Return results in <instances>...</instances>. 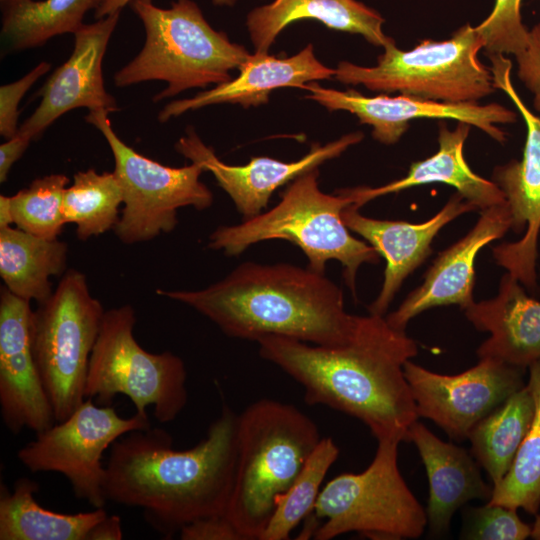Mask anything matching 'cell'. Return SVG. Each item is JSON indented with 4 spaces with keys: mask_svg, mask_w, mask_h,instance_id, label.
<instances>
[{
    "mask_svg": "<svg viewBox=\"0 0 540 540\" xmlns=\"http://www.w3.org/2000/svg\"><path fill=\"white\" fill-rule=\"evenodd\" d=\"M256 342L263 359L303 387L307 404L325 405L359 419L377 441H407L419 416L404 364L417 355L418 345L384 316H360L354 336L338 346L278 335Z\"/></svg>",
    "mask_w": 540,
    "mask_h": 540,
    "instance_id": "obj_1",
    "label": "cell"
},
{
    "mask_svg": "<svg viewBox=\"0 0 540 540\" xmlns=\"http://www.w3.org/2000/svg\"><path fill=\"white\" fill-rule=\"evenodd\" d=\"M237 421L224 406L207 436L186 450L174 449L171 435L160 428L121 436L105 465L107 501L142 508L147 522L165 536L225 514L235 476Z\"/></svg>",
    "mask_w": 540,
    "mask_h": 540,
    "instance_id": "obj_2",
    "label": "cell"
},
{
    "mask_svg": "<svg viewBox=\"0 0 540 540\" xmlns=\"http://www.w3.org/2000/svg\"><path fill=\"white\" fill-rule=\"evenodd\" d=\"M156 293L192 307L229 337L254 341L278 335L338 346L360 321L345 310L342 290L325 274L289 263L245 262L204 289Z\"/></svg>",
    "mask_w": 540,
    "mask_h": 540,
    "instance_id": "obj_3",
    "label": "cell"
},
{
    "mask_svg": "<svg viewBox=\"0 0 540 540\" xmlns=\"http://www.w3.org/2000/svg\"><path fill=\"white\" fill-rule=\"evenodd\" d=\"M320 440L316 423L291 404L259 399L238 414L235 476L225 515L244 540H260L278 498Z\"/></svg>",
    "mask_w": 540,
    "mask_h": 540,
    "instance_id": "obj_4",
    "label": "cell"
},
{
    "mask_svg": "<svg viewBox=\"0 0 540 540\" xmlns=\"http://www.w3.org/2000/svg\"><path fill=\"white\" fill-rule=\"evenodd\" d=\"M319 169L298 176L269 211L237 225L220 226L209 238V247L238 256L249 246L272 239L297 245L308 260L307 267L325 274L329 260H337L355 296L356 274L364 263L377 264L380 255L370 244L353 237L342 219V211L353 204L340 190L336 195L319 188Z\"/></svg>",
    "mask_w": 540,
    "mask_h": 540,
    "instance_id": "obj_5",
    "label": "cell"
},
{
    "mask_svg": "<svg viewBox=\"0 0 540 540\" xmlns=\"http://www.w3.org/2000/svg\"><path fill=\"white\" fill-rule=\"evenodd\" d=\"M129 6L142 21L145 42L141 51L114 75L118 87L161 80L167 87L154 102L190 88L219 85L231 79L230 71L250 55L207 22L193 0H176L161 8L153 0H131Z\"/></svg>",
    "mask_w": 540,
    "mask_h": 540,
    "instance_id": "obj_6",
    "label": "cell"
},
{
    "mask_svg": "<svg viewBox=\"0 0 540 540\" xmlns=\"http://www.w3.org/2000/svg\"><path fill=\"white\" fill-rule=\"evenodd\" d=\"M483 46L476 28L467 23L446 40H422L410 50L397 48L391 40L376 66L341 61L334 77L371 91L446 103L478 102L495 90L490 68L478 58Z\"/></svg>",
    "mask_w": 540,
    "mask_h": 540,
    "instance_id": "obj_7",
    "label": "cell"
},
{
    "mask_svg": "<svg viewBox=\"0 0 540 540\" xmlns=\"http://www.w3.org/2000/svg\"><path fill=\"white\" fill-rule=\"evenodd\" d=\"M378 440L375 456L360 473H343L322 488L313 514L324 519L314 539L330 540L357 532L372 540L419 538L426 510L409 489L398 467V444Z\"/></svg>",
    "mask_w": 540,
    "mask_h": 540,
    "instance_id": "obj_8",
    "label": "cell"
},
{
    "mask_svg": "<svg viewBox=\"0 0 540 540\" xmlns=\"http://www.w3.org/2000/svg\"><path fill=\"white\" fill-rule=\"evenodd\" d=\"M136 315L131 305L105 311L90 356L85 398L107 406L118 394L126 395L136 413L160 423L177 418L188 401L183 360L170 351L151 353L134 336Z\"/></svg>",
    "mask_w": 540,
    "mask_h": 540,
    "instance_id": "obj_9",
    "label": "cell"
},
{
    "mask_svg": "<svg viewBox=\"0 0 540 540\" xmlns=\"http://www.w3.org/2000/svg\"><path fill=\"white\" fill-rule=\"evenodd\" d=\"M105 310L90 293L86 276L65 272L33 317V352L55 422L85 400L90 356Z\"/></svg>",
    "mask_w": 540,
    "mask_h": 540,
    "instance_id": "obj_10",
    "label": "cell"
},
{
    "mask_svg": "<svg viewBox=\"0 0 540 540\" xmlns=\"http://www.w3.org/2000/svg\"><path fill=\"white\" fill-rule=\"evenodd\" d=\"M108 114L105 110L89 111L85 120L101 132L113 154L124 204L113 230L121 242L152 240L175 228L179 208L204 210L212 205L213 194L200 181L203 167L192 162L169 167L139 154L114 132Z\"/></svg>",
    "mask_w": 540,
    "mask_h": 540,
    "instance_id": "obj_11",
    "label": "cell"
},
{
    "mask_svg": "<svg viewBox=\"0 0 540 540\" xmlns=\"http://www.w3.org/2000/svg\"><path fill=\"white\" fill-rule=\"evenodd\" d=\"M150 427L148 415L123 418L110 405L97 406L87 398L65 420L36 433L34 440L18 450L17 458L32 473L64 475L76 498L101 508L107 502L105 450L121 436Z\"/></svg>",
    "mask_w": 540,
    "mask_h": 540,
    "instance_id": "obj_12",
    "label": "cell"
},
{
    "mask_svg": "<svg viewBox=\"0 0 540 540\" xmlns=\"http://www.w3.org/2000/svg\"><path fill=\"white\" fill-rule=\"evenodd\" d=\"M495 89L510 98L521 114L526 139L521 160H510L494 168L492 181L504 193L511 215V230L523 233L515 242L492 249L496 263L529 291L538 289L537 258L540 234V117L523 102L511 80L512 62L502 54L488 56Z\"/></svg>",
    "mask_w": 540,
    "mask_h": 540,
    "instance_id": "obj_13",
    "label": "cell"
},
{
    "mask_svg": "<svg viewBox=\"0 0 540 540\" xmlns=\"http://www.w3.org/2000/svg\"><path fill=\"white\" fill-rule=\"evenodd\" d=\"M468 370L445 375L410 360L404 373L419 417L433 421L451 439H468L482 418L525 386V370L494 358H479Z\"/></svg>",
    "mask_w": 540,
    "mask_h": 540,
    "instance_id": "obj_14",
    "label": "cell"
},
{
    "mask_svg": "<svg viewBox=\"0 0 540 540\" xmlns=\"http://www.w3.org/2000/svg\"><path fill=\"white\" fill-rule=\"evenodd\" d=\"M307 99L314 100L330 111L344 110L354 114L361 124L372 127V137L391 145L400 140L412 120L450 119L465 122L482 130L495 141L506 142V133L499 124H513L517 113L498 103H446L400 94L365 96L355 89L339 91L320 86L316 81L306 84Z\"/></svg>",
    "mask_w": 540,
    "mask_h": 540,
    "instance_id": "obj_15",
    "label": "cell"
},
{
    "mask_svg": "<svg viewBox=\"0 0 540 540\" xmlns=\"http://www.w3.org/2000/svg\"><path fill=\"white\" fill-rule=\"evenodd\" d=\"M30 302L2 287L0 293V410L13 434L35 433L55 423L33 352Z\"/></svg>",
    "mask_w": 540,
    "mask_h": 540,
    "instance_id": "obj_16",
    "label": "cell"
},
{
    "mask_svg": "<svg viewBox=\"0 0 540 540\" xmlns=\"http://www.w3.org/2000/svg\"><path fill=\"white\" fill-rule=\"evenodd\" d=\"M120 12L83 24L74 33L70 57L39 90L37 95L42 97L41 102L19 127L18 133L33 140L56 119L77 108L109 113L119 110L116 99L105 89L102 63Z\"/></svg>",
    "mask_w": 540,
    "mask_h": 540,
    "instance_id": "obj_17",
    "label": "cell"
},
{
    "mask_svg": "<svg viewBox=\"0 0 540 540\" xmlns=\"http://www.w3.org/2000/svg\"><path fill=\"white\" fill-rule=\"evenodd\" d=\"M362 132L348 133L326 145L314 143L297 161L283 162L271 157H253L245 165H229L205 145L192 127L175 144V149L192 163L210 172L230 196L243 220L253 218L267 207L273 192L303 173L340 156L363 139Z\"/></svg>",
    "mask_w": 540,
    "mask_h": 540,
    "instance_id": "obj_18",
    "label": "cell"
},
{
    "mask_svg": "<svg viewBox=\"0 0 540 540\" xmlns=\"http://www.w3.org/2000/svg\"><path fill=\"white\" fill-rule=\"evenodd\" d=\"M511 230L507 202L480 211L474 227L439 253L424 275L423 283L411 291L401 305L385 317L394 329L405 331L409 321L437 306L458 305L465 310L475 301V258L490 242Z\"/></svg>",
    "mask_w": 540,
    "mask_h": 540,
    "instance_id": "obj_19",
    "label": "cell"
},
{
    "mask_svg": "<svg viewBox=\"0 0 540 540\" xmlns=\"http://www.w3.org/2000/svg\"><path fill=\"white\" fill-rule=\"evenodd\" d=\"M475 210L458 192L422 223L374 219L363 216L353 204L345 207V225L373 246L386 262L382 288L369 306V313L384 316L403 281L431 254L432 241L439 231L458 216Z\"/></svg>",
    "mask_w": 540,
    "mask_h": 540,
    "instance_id": "obj_20",
    "label": "cell"
},
{
    "mask_svg": "<svg viewBox=\"0 0 540 540\" xmlns=\"http://www.w3.org/2000/svg\"><path fill=\"white\" fill-rule=\"evenodd\" d=\"M239 75L227 82L194 97L171 101L164 106L158 120L167 122L187 111L214 104H240L244 108L257 107L269 101L277 88L305 89L309 82L330 79L335 69L323 65L314 55L313 45L308 44L290 57H277L268 52L250 54L239 66Z\"/></svg>",
    "mask_w": 540,
    "mask_h": 540,
    "instance_id": "obj_21",
    "label": "cell"
},
{
    "mask_svg": "<svg viewBox=\"0 0 540 540\" xmlns=\"http://www.w3.org/2000/svg\"><path fill=\"white\" fill-rule=\"evenodd\" d=\"M525 289L507 272L494 298L464 310L477 330L490 333L477 349L479 358H494L524 370L540 359V300Z\"/></svg>",
    "mask_w": 540,
    "mask_h": 540,
    "instance_id": "obj_22",
    "label": "cell"
},
{
    "mask_svg": "<svg viewBox=\"0 0 540 540\" xmlns=\"http://www.w3.org/2000/svg\"><path fill=\"white\" fill-rule=\"evenodd\" d=\"M426 469L429 498L427 524L433 536L449 531L453 514L470 500L489 501L493 488L483 480L472 454L434 435L418 420L408 432Z\"/></svg>",
    "mask_w": 540,
    "mask_h": 540,
    "instance_id": "obj_23",
    "label": "cell"
},
{
    "mask_svg": "<svg viewBox=\"0 0 540 540\" xmlns=\"http://www.w3.org/2000/svg\"><path fill=\"white\" fill-rule=\"evenodd\" d=\"M470 127L465 122H458L454 129H449L441 123L437 152L413 162L405 177L380 187L360 186L340 191L359 209L379 196L430 183H444L454 187L456 192L480 211L502 204L506 199L498 185L473 172L465 160L464 144Z\"/></svg>",
    "mask_w": 540,
    "mask_h": 540,
    "instance_id": "obj_24",
    "label": "cell"
},
{
    "mask_svg": "<svg viewBox=\"0 0 540 540\" xmlns=\"http://www.w3.org/2000/svg\"><path fill=\"white\" fill-rule=\"evenodd\" d=\"M300 20H316L332 30L359 34L374 46L384 47L393 40L383 32L385 19L380 13L357 0H273L246 17L255 51L268 52L280 32Z\"/></svg>",
    "mask_w": 540,
    "mask_h": 540,
    "instance_id": "obj_25",
    "label": "cell"
},
{
    "mask_svg": "<svg viewBox=\"0 0 540 540\" xmlns=\"http://www.w3.org/2000/svg\"><path fill=\"white\" fill-rule=\"evenodd\" d=\"M37 482L18 479L9 492L1 483L0 540H87L90 530L108 514L103 507L64 514L39 505Z\"/></svg>",
    "mask_w": 540,
    "mask_h": 540,
    "instance_id": "obj_26",
    "label": "cell"
},
{
    "mask_svg": "<svg viewBox=\"0 0 540 540\" xmlns=\"http://www.w3.org/2000/svg\"><path fill=\"white\" fill-rule=\"evenodd\" d=\"M68 246L12 226L0 228V275L12 294L38 304L52 295L51 276L66 268Z\"/></svg>",
    "mask_w": 540,
    "mask_h": 540,
    "instance_id": "obj_27",
    "label": "cell"
},
{
    "mask_svg": "<svg viewBox=\"0 0 540 540\" xmlns=\"http://www.w3.org/2000/svg\"><path fill=\"white\" fill-rule=\"evenodd\" d=\"M534 413L532 393L525 384L471 429L470 453L496 486L508 473L527 434Z\"/></svg>",
    "mask_w": 540,
    "mask_h": 540,
    "instance_id": "obj_28",
    "label": "cell"
},
{
    "mask_svg": "<svg viewBox=\"0 0 540 540\" xmlns=\"http://www.w3.org/2000/svg\"><path fill=\"white\" fill-rule=\"evenodd\" d=\"M103 0H1V36L11 50L42 46L54 36L74 34L86 13Z\"/></svg>",
    "mask_w": 540,
    "mask_h": 540,
    "instance_id": "obj_29",
    "label": "cell"
},
{
    "mask_svg": "<svg viewBox=\"0 0 540 540\" xmlns=\"http://www.w3.org/2000/svg\"><path fill=\"white\" fill-rule=\"evenodd\" d=\"M121 204L123 191L114 171L90 168L74 174L64 192L62 212L66 224L76 226L78 239L87 240L114 229Z\"/></svg>",
    "mask_w": 540,
    "mask_h": 540,
    "instance_id": "obj_30",
    "label": "cell"
},
{
    "mask_svg": "<svg viewBox=\"0 0 540 540\" xmlns=\"http://www.w3.org/2000/svg\"><path fill=\"white\" fill-rule=\"evenodd\" d=\"M529 387L534 400V413L511 468L493 486L489 504L522 508L536 515L540 508V359L529 366Z\"/></svg>",
    "mask_w": 540,
    "mask_h": 540,
    "instance_id": "obj_31",
    "label": "cell"
},
{
    "mask_svg": "<svg viewBox=\"0 0 540 540\" xmlns=\"http://www.w3.org/2000/svg\"><path fill=\"white\" fill-rule=\"evenodd\" d=\"M338 456L333 439L321 438L292 485L278 498L260 540L289 539L296 526L313 513L324 478Z\"/></svg>",
    "mask_w": 540,
    "mask_h": 540,
    "instance_id": "obj_32",
    "label": "cell"
},
{
    "mask_svg": "<svg viewBox=\"0 0 540 540\" xmlns=\"http://www.w3.org/2000/svg\"><path fill=\"white\" fill-rule=\"evenodd\" d=\"M68 184L66 175L50 174L10 196L16 227L41 238L57 239L66 224L62 205Z\"/></svg>",
    "mask_w": 540,
    "mask_h": 540,
    "instance_id": "obj_33",
    "label": "cell"
},
{
    "mask_svg": "<svg viewBox=\"0 0 540 540\" xmlns=\"http://www.w3.org/2000/svg\"><path fill=\"white\" fill-rule=\"evenodd\" d=\"M521 3L522 0H495L489 16L475 27L487 56H515L525 48L529 29L522 22Z\"/></svg>",
    "mask_w": 540,
    "mask_h": 540,
    "instance_id": "obj_34",
    "label": "cell"
},
{
    "mask_svg": "<svg viewBox=\"0 0 540 540\" xmlns=\"http://www.w3.org/2000/svg\"><path fill=\"white\" fill-rule=\"evenodd\" d=\"M532 526L524 523L517 509L487 503L469 508L461 538L473 540H524Z\"/></svg>",
    "mask_w": 540,
    "mask_h": 540,
    "instance_id": "obj_35",
    "label": "cell"
},
{
    "mask_svg": "<svg viewBox=\"0 0 540 540\" xmlns=\"http://www.w3.org/2000/svg\"><path fill=\"white\" fill-rule=\"evenodd\" d=\"M50 68L48 62L42 61L19 80L0 87V134L6 139L12 138L18 132V108L21 99Z\"/></svg>",
    "mask_w": 540,
    "mask_h": 540,
    "instance_id": "obj_36",
    "label": "cell"
},
{
    "mask_svg": "<svg viewBox=\"0 0 540 540\" xmlns=\"http://www.w3.org/2000/svg\"><path fill=\"white\" fill-rule=\"evenodd\" d=\"M514 57L517 77L532 94L533 108L540 113V23L529 29L525 48Z\"/></svg>",
    "mask_w": 540,
    "mask_h": 540,
    "instance_id": "obj_37",
    "label": "cell"
},
{
    "mask_svg": "<svg viewBox=\"0 0 540 540\" xmlns=\"http://www.w3.org/2000/svg\"><path fill=\"white\" fill-rule=\"evenodd\" d=\"M181 540H244L225 514L197 519L179 531Z\"/></svg>",
    "mask_w": 540,
    "mask_h": 540,
    "instance_id": "obj_38",
    "label": "cell"
},
{
    "mask_svg": "<svg viewBox=\"0 0 540 540\" xmlns=\"http://www.w3.org/2000/svg\"><path fill=\"white\" fill-rule=\"evenodd\" d=\"M31 139L16 133L12 138L0 145V182L7 180V176L14 163L28 148Z\"/></svg>",
    "mask_w": 540,
    "mask_h": 540,
    "instance_id": "obj_39",
    "label": "cell"
},
{
    "mask_svg": "<svg viewBox=\"0 0 540 540\" xmlns=\"http://www.w3.org/2000/svg\"><path fill=\"white\" fill-rule=\"evenodd\" d=\"M123 538L121 519L117 515H107L89 532L87 540H121Z\"/></svg>",
    "mask_w": 540,
    "mask_h": 540,
    "instance_id": "obj_40",
    "label": "cell"
},
{
    "mask_svg": "<svg viewBox=\"0 0 540 540\" xmlns=\"http://www.w3.org/2000/svg\"><path fill=\"white\" fill-rule=\"evenodd\" d=\"M131 0H103L100 6L95 10V19L106 17L110 14L121 11ZM237 0H212L216 6H233Z\"/></svg>",
    "mask_w": 540,
    "mask_h": 540,
    "instance_id": "obj_41",
    "label": "cell"
},
{
    "mask_svg": "<svg viewBox=\"0 0 540 540\" xmlns=\"http://www.w3.org/2000/svg\"><path fill=\"white\" fill-rule=\"evenodd\" d=\"M13 217L11 211L10 196H0V228L12 226Z\"/></svg>",
    "mask_w": 540,
    "mask_h": 540,
    "instance_id": "obj_42",
    "label": "cell"
},
{
    "mask_svg": "<svg viewBox=\"0 0 540 540\" xmlns=\"http://www.w3.org/2000/svg\"><path fill=\"white\" fill-rule=\"evenodd\" d=\"M531 537L535 540H540V515L536 516L535 522L532 526Z\"/></svg>",
    "mask_w": 540,
    "mask_h": 540,
    "instance_id": "obj_43",
    "label": "cell"
}]
</instances>
